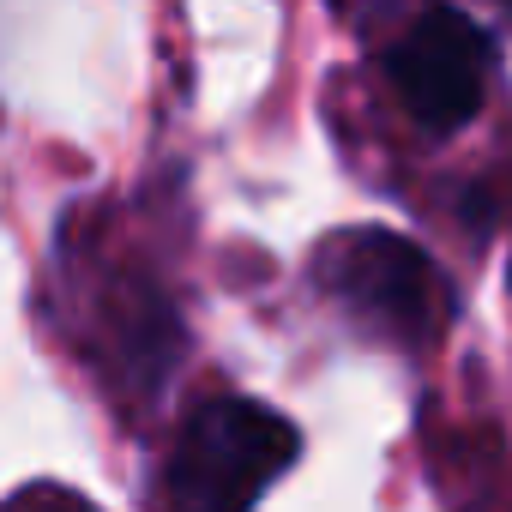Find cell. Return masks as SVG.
<instances>
[{"mask_svg": "<svg viewBox=\"0 0 512 512\" xmlns=\"http://www.w3.org/2000/svg\"><path fill=\"white\" fill-rule=\"evenodd\" d=\"M500 7H506V19H512V0H500Z\"/></svg>", "mask_w": 512, "mask_h": 512, "instance_id": "5b68a950", "label": "cell"}, {"mask_svg": "<svg viewBox=\"0 0 512 512\" xmlns=\"http://www.w3.org/2000/svg\"><path fill=\"white\" fill-rule=\"evenodd\" d=\"M488 73H494V37L458 7L416 13V25L386 49L392 103L434 139L476 121L488 97Z\"/></svg>", "mask_w": 512, "mask_h": 512, "instance_id": "3957f363", "label": "cell"}, {"mask_svg": "<svg viewBox=\"0 0 512 512\" xmlns=\"http://www.w3.org/2000/svg\"><path fill=\"white\" fill-rule=\"evenodd\" d=\"M314 278L350 314L356 332L386 338L398 350L440 344L452 314H458L446 272L398 229H338L320 247Z\"/></svg>", "mask_w": 512, "mask_h": 512, "instance_id": "6da1fadb", "label": "cell"}, {"mask_svg": "<svg viewBox=\"0 0 512 512\" xmlns=\"http://www.w3.org/2000/svg\"><path fill=\"white\" fill-rule=\"evenodd\" d=\"M302 458V434L260 398H205L163 470V494L193 512L253 506L290 464Z\"/></svg>", "mask_w": 512, "mask_h": 512, "instance_id": "7a4b0ae2", "label": "cell"}, {"mask_svg": "<svg viewBox=\"0 0 512 512\" xmlns=\"http://www.w3.org/2000/svg\"><path fill=\"white\" fill-rule=\"evenodd\" d=\"M91 320H97V362L121 386L157 398L169 386L181 350H187L175 302L145 272H127V278H115V284H103L91 296Z\"/></svg>", "mask_w": 512, "mask_h": 512, "instance_id": "277c9868", "label": "cell"}]
</instances>
